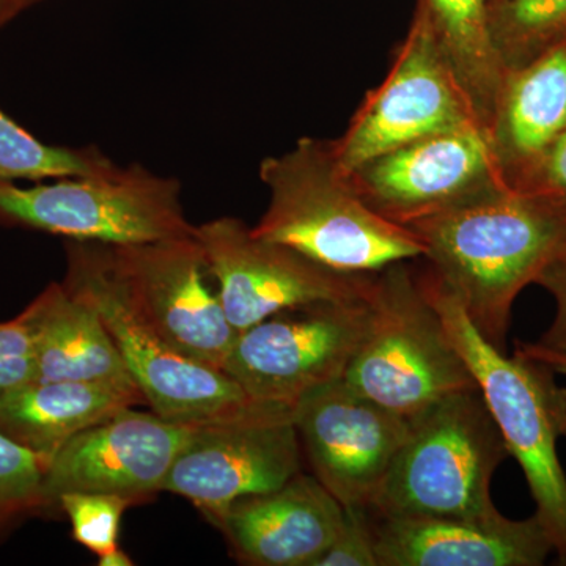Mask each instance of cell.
Segmentation results:
<instances>
[{
  "label": "cell",
  "mask_w": 566,
  "mask_h": 566,
  "mask_svg": "<svg viewBox=\"0 0 566 566\" xmlns=\"http://www.w3.org/2000/svg\"><path fill=\"white\" fill-rule=\"evenodd\" d=\"M292 411L312 475L344 509L370 510L411 420L356 392L344 378L312 390Z\"/></svg>",
  "instance_id": "13"
},
{
  "label": "cell",
  "mask_w": 566,
  "mask_h": 566,
  "mask_svg": "<svg viewBox=\"0 0 566 566\" xmlns=\"http://www.w3.org/2000/svg\"><path fill=\"white\" fill-rule=\"evenodd\" d=\"M378 566H542L553 542L535 513L510 520L379 515L371 512Z\"/></svg>",
  "instance_id": "16"
},
{
  "label": "cell",
  "mask_w": 566,
  "mask_h": 566,
  "mask_svg": "<svg viewBox=\"0 0 566 566\" xmlns=\"http://www.w3.org/2000/svg\"><path fill=\"white\" fill-rule=\"evenodd\" d=\"M40 2L41 0H6L7 22L13 21L14 18L20 17L22 11L31 9V7Z\"/></svg>",
  "instance_id": "32"
},
{
  "label": "cell",
  "mask_w": 566,
  "mask_h": 566,
  "mask_svg": "<svg viewBox=\"0 0 566 566\" xmlns=\"http://www.w3.org/2000/svg\"><path fill=\"white\" fill-rule=\"evenodd\" d=\"M133 505L123 495L92 491H69L55 501V509L69 517L74 542L95 556L118 547L122 517Z\"/></svg>",
  "instance_id": "25"
},
{
  "label": "cell",
  "mask_w": 566,
  "mask_h": 566,
  "mask_svg": "<svg viewBox=\"0 0 566 566\" xmlns=\"http://www.w3.org/2000/svg\"><path fill=\"white\" fill-rule=\"evenodd\" d=\"M349 175L365 202L403 227L512 189L479 123L395 148Z\"/></svg>",
  "instance_id": "12"
},
{
  "label": "cell",
  "mask_w": 566,
  "mask_h": 566,
  "mask_svg": "<svg viewBox=\"0 0 566 566\" xmlns=\"http://www.w3.org/2000/svg\"><path fill=\"white\" fill-rule=\"evenodd\" d=\"M565 132L566 40L504 71L488 133L506 185L520 188Z\"/></svg>",
  "instance_id": "18"
},
{
  "label": "cell",
  "mask_w": 566,
  "mask_h": 566,
  "mask_svg": "<svg viewBox=\"0 0 566 566\" xmlns=\"http://www.w3.org/2000/svg\"><path fill=\"white\" fill-rule=\"evenodd\" d=\"M137 405L140 395L112 387L32 381L0 397V433L50 463L74 436Z\"/></svg>",
  "instance_id": "20"
},
{
  "label": "cell",
  "mask_w": 566,
  "mask_h": 566,
  "mask_svg": "<svg viewBox=\"0 0 566 566\" xmlns=\"http://www.w3.org/2000/svg\"><path fill=\"white\" fill-rule=\"evenodd\" d=\"M479 120L490 128L504 69L490 33V0H420Z\"/></svg>",
  "instance_id": "21"
},
{
  "label": "cell",
  "mask_w": 566,
  "mask_h": 566,
  "mask_svg": "<svg viewBox=\"0 0 566 566\" xmlns=\"http://www.w3.org/2000/svg\"><path fill=\"white\" fill-rule=\"evenodd\" d=\"M0 226L109 245L192 237L181 185L139 164L96 177H69L21 188L0 182Z\"/></svg>",
  "instance_id": "7"
},
{
  "label": "cell",
  "mask_w": 566,
  "mask_h": 566,
  "mask_svg": "<svg viewBox=\"0 0 566 566\" xmlns=\"http://www.w3.org/2000/svg\"><path fill=\"white\" fill-rule=\"evenodd\" d=\"M536 283L553 294L556 316L535 345L547 353L566 357V253L547 266Z\"/></svg>",
  "instance_id": "28"
},
{
  "label": "cell",
  "mask_w": 566,
  "mask_h": 566,
  "mask_svg": "<svg viewBox=\"0 0 566 566\" xmlns=\"http://www.w3.org/2000/svg\"><path fill=\"white\" fill-rule=\"evenodd\" d=\"M112 248L129 297L153 329L193 363L222 370L238 333L208 285L196 234Z\"/></svg>",
  "instance_id": "14"
},
{
  "label": "cell",
  "mask_w": 566,
  "mask_h": 566,
  "mask_svg": "<svg viewBox=\"0 0 566 566\" xmlns=\"http://www.w3.org/2000/svg\"><path fill=\"white\" fill-rule=\"evenodd\" d=\"M368 322V294L286 308L238 334L222 371L252 400L293 409L312 390L344 378Z\"/></svg>",
  "instance_id": "8"
},
{
  "label": "cell",
  "mask_w": 566,
  "mask_h": 566,
  "mask_svg": "<svg viewBox=\"0 0 566 566\" xmlns=\"http://www.w3.org/2000/svg\"><path fill=\"white\" fill-rule=\"evenodd\" d=\"M406 229L422 244L420 262L505 352L516 297L566 253V202L506 189Z\"/></svg>",
  "instance_id": "1"
},
{
  "label": "cell",
  "mask_w": 566,
  "mask_h": 566,
  "mask_svg": "<svg viewBox=\"0 0 566 566\" xmlns=\"http://www.w3.org/2000/svg\"><path fill=\"white\" fill-rule=\"evenodd\" d=\"M417 275L428 300L444 323L476 387L515 458L535 502V515L553 542L558 565L566 566V475L557 446L566 438V387L556 371L538 360L488 342L468 318L455 296L424 264Z\"/></svg>",
  "instance_id": "3"
},
{
  "label": "cell",
  "mask_w": 566,
  "mask_h": 566,
  "mask_svg": "<svg viewBox=\"0 0 566 566\" xmlns=\"http://www.w3.org/2000/svg\"><path fill=\"white\" fill-rule=\"evenodd\" d=\"M515 352L547 365V367L553 368L558 375L566 376V357L564 356L547 353L545 349L538 348L535 344H517Z\"/></svg>",
  "instance_id": "30"
},
{
  "label": "cell",
  "mask_w": 566,
  "mask_h": 566,
  "mask_svg": "<svg viewBox=\"0 0 566 566\" xmlns=\"http://www.w3.org/2000/svg\"><path fill=\"white\" fill-rule=\"evenodd\" d=\"M123 409L93 424L55 453L44 472L48 510L69 491L123 495L134 505L163 493L164 480L199 424Z\"/></svg>",
  "instance_id": "15"
},
{
  "label": "cell",
  "mask_w": 566,
  "mask_h": 566,
  "mask_svg": "<svg viewBox=\"0 0 566 566\" xmlns=\"http://www.w3.org/2000/svg\"><path fill=\"white\" fill-rule=\"evenodd\" d=\"M490 33L502 69H520L566 40V0H499Z\"/></svg>",
  "instance_id": "23"
},
{
  "label": "cell",
  "mask_w": 566,
  "mask_h": 566,
  "mask_svg": "<svg viewBox=\"0 0 566 566\" xmlns=\"http://www.w3.org/2000/svg\"><path fill=\"white\" fill-rule=\"evenodd\" d=\"M36 381L35 346L28 315L0 323V397Z\"/></svg>",
  "instance_id": "26"
},
{
  "label": "cell",
  "mask_w": 566,
  "mask_h": 566,
  "mask_svg": "<svg viewBox=\"0 0 566 566\" xmlns=\"http://www.w3.org/2000/svg\"><path fill=\"white\" fill-rule=\"evenodd\" d=\"M315 566H378L370 510L345 509V520Z\"/></svg>",
  "instance_id": "27"
},
{
  "label": "cell",
  "mask_w": 566,
  "mask_h": 566,
  "mask_svg": "<svg viewBox=\"0 0 566 566\" xmlns=\"http://www.w3.org/2000/svg\"><path fill=\"white\" fill-rule=\"evenodd\" d=\"M516 191L543 193L566 202V132Z\"/></svg>",
  "instance_id": "29"
},
{
  "label": "cell",
  "mask_w": 566,
  "mask_h": 566,
  "mask_svg": "<svg viewBox=\"0 0 566 566\" xmlns=\"http://www.w3.org/2000/svg\"><path fill=\"white\" fill-rule=\"evenodd\" d=\"M98 147H62L36 139L0 109V182L96 177L118 169Z\"/></svg>",
  "instance_id": "22"
},
{
  "label": "cell",
  "mask_w": 566,
  "mask_h": 566,
  "mask_svg": "<svg viewBox=\"0 0 566 566\" xmlns=\"http://www.w3.org/2000/svg\"><path fill=\"white\" fill-rule=\"evenodd\" d=\"M69 289L93 305L109 331L145 405L182 423H210L248 415L252 400L226 371L182 356L153 329L129 297L109 244L66 243Z\"/></svg>",
  "instance_id": "6"
},
{
  "label": "cell",
  "mask_w": 566,
  "mask_h": 566,
  "mask_svg": "<svg viewBox=\"0 0 566 566\" xmlns=\"http://www.w3.org/2000/svg\"><path fill=\"white\" fill-rule=\"evenodd\" d=\"M193 234L238 334L286 308L359 300L370 292L375 273H338L290 245L256 237L232 216L205 222Z\"/></svg>",
  "instance_id": "10"
},
{
  "label": "cell",
  "mask_w": 566,
  "mask_h": 566,
  "mask_svg": "<svg viewBox=\"0 0 566 566\" xmlns=\"http://www.w3.org/2000/svg\"><path fill=\"white\" fill-rule=\"evenodd\" d=\"M370 322L344 381L375 403L415 419L476 382L441 316L428 300L415 262L374 274Z\"/></svg>",
  "instance_id": "4"
},
{
  "label": "cell",
  "mask_w": 566,
  "mask_h": 566,
  "mask_svg": "<svg viewBox=\"0 0 566 566\" xmlns=\"http://www.w3.org/2000/svg\"><path fill=\"white\" fill-rule=\"evenodd\" d=\"M344 520L340 502L301 471L277 490L238 499L216 527L241 564L315 566Z\"/></svg>",
  "instance_id": "17"
},
{
  "label": "cell",
  "mask_w": 566,
  "mask_h": 566,
  "mask_svg": "<svg viewBox=\"0 0 566 566\" xmlns=\"http://www.w3.org/2000/svg\"><path fill=\"white\" fill-rule=\"evenodd\" d=\"M472 123L482 125L474 104L430 21L417 10L385 81L367 93L333 148L352 174L376 156Z\"/></svg>",
  "instance_id": "9"
},
{
  "label": "cell",
  "mask_w": 566,
  "mask_h": 566,
  "mask_svg": "<svg viewBox=\"0 0 566 566\" xmlns=\"http://www.w3.org/2000/svg\"><path fill=\"white\" fill-rule=\"evenodd\" d=\"M24 314L35 346L36 381L87 382L142 397L98 312L65 283H51Z\"/></svg>",
  "instance_id": "19"
},
{
  "label": "cell",
  "mask_w": 566,
  "mask_h": 566,
  "mask_svg": "<svg viewBox=\"0 0 566 566\" xmlns=\"http://www.w3.org/2000/svg\"><path fill=\"white\" fill-rule=\"evenodd\" d=\"M9 24L6 18V0H0V29Z\"/></svg>",
  "instance_id": "33"
},
{
  "label": "cell",
  "mask_w": 566,
  "mask_h": 566,
  "mask_svg": "<svg viewBox=\"0 0 566 566\" xmlns=\"http://www.w3.org/2000/svg\"><path fill=\"white\" fill-rule=\"evenodd\" d=\"M260 180L270 203L252 227L256 237L345 274H374L422 259L416 234L387 221L357 192L335 158L333 140L303 137L289 151L268 156Z\"/></svg>",
  "instance_id": "2"
},
{
  "label": "cell",
  "mask_w": 566,
  "mask_h": 566,
  "mask_svg": "<svg viewBox=\"0 0 566 566\" xmlns=\"http://www.w3.org/2000/svg\"><path fill=\"white\" fill-rule=\"evenodd\" d=\"M510 457L504 438L476 389L450 395L411 419V430L371 512L379 515L497 516L491 482Z\"/></svg>",
  "instance_id": "5"
},
{
  "label": "cell",
  "mask_w": 566,
  "mask_h": 566,
  "mask_svg": "<svg viewBox=\"0 0 566 566\" xmlns=\"http://www.w3.org/2000/svg\"><path fill=\"white\" fill-rule=\"evenodd\" d=\"M46 465L43 458L0 433V535L25 516L48 510Z\"/></svg>",
  "instance_id": "24"
},
{
  "label": "cell",
  "mask_w": 566,
  "mask_h": 566,
  "mask_svg": "<svg viewBox=\"0 0 566 566\" xmlns=\"http://www.w3.org/2000/svg\"><path fill=\"white\" fill-rule=\"evenodd\" d=\"M99 566H133V558L122 551L120 547L109 551V553L98 556Z\"/></svg>",
  "instance_id": "31"
},
{
  "label": "cell",
  "mask_w": 566,
  "mask_h": 566,
  "mask_svg": "<svg viewBox=\"0 0 566 566\" xmlns=\"http://www.w3.org/2000/svg\"><path fill=\"white\" fill-rule=\"evenodd\" d=\"M303 471V449L285 406L202 423L177 457L163 491L191 502L218 526L238 499L268 493Z\"/></svg>",
  "instance_id": "11"
}]
</instances>
